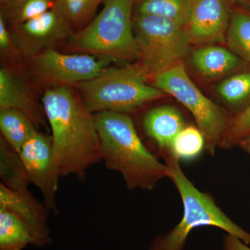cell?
I'll use <instances>...</instances> for the list:
<instances>
[{"label":"cell","instance_id":"11","mask_svg":"<svg viewBox=\"0 0 250 250\" xmlns=\"http://www.w3.org/2000/svg\"><path fill=\"white\" fill-rule=\"evenodd\" d=\"M230 6L228 0H195L187 24L192 45L225 42L232 11Z\"/></svg>","mask_w":250,"mask_h":250},{"label":"cell","instance_id":"5","mask_svg":"<svg viewBox=\"0 0 250 250\" xmlns=\"http://www.w3.org/2000/svg\"><path fill=\"white\" fill-rule=\"evenodd\" d=\"M134 0H105L103 9L69 39L70 47L111 62L139 59L133 29Z\"/></svg>","mask_w":250,"mask_h":250},{"label":"cell","instance_id":"1","mask_svg":"<svg viewBox=\"0 0 250 250\" xmlns=\"http://www.w3.org/2000/svg\"><path fill=\"white\" fill-rule=\"evenodd\" d=\"M74 88H47L42 105L52 131L56 170L61 177L74 176L83 182L90 167L102 161L101 153L94 114Z\"/></svg>","mask_w":250,"mask_h":250},{"label":"cell","instance_id":"27","mask_svg":"<svg viewBox=\"0 0 250 250\" xmlns=\"http://www.w3.org/2000/svg\"><path fill=\"white\" fill-rule=\"evenodd\" d=\"M223 250H250V248L239 238L228 233L223 238Z\"/></svg>","mask_w":250,"mask_h":250},{"label":"cell","instance_id":"17","mask_svg":"<svg viewBox=\"0 0 250 250\" xmlns=\"http://www.w3.org/2000/svg\"><path fill=\"white\" fill-rule=\"evenodd\" d=\"M0 130L1 137L18 152L38 131L37 126L27 115L10 108L0 110Z\"/></svg>","mask_w":250,"mask_h":250},{"label":"cell","instance_id":"22","mask_svg":"<svg viewBox=\"0 0 250 250\" xmlns=\"http://www.w3.org/2000/svg\"><path fill=\"white\" fill-rule=\"evenodd\" d=\"M53 0H7L1 3L0 17L14 27L53 8Z\"/></svg>","mask_w":250,"mask_h":250},{"label":"cell","instance_id":"20","mask_svg":"<svg viewBox=\"0 0 250 250\" xmlns=\"http://www.w3.org/2000/svg\"><path fill=\"white\" fill-rule=\"evenodd\" d=\"M217 93L230 108L239 113L250 104V69H244L222 81Z\"/></svg>","mask_w":250,"mask_h":250},{"label":"cell","instance_id":"29","mask_svg":"<svg viewBox=\"0 0 250 250\" xmlns=\"http://www.w3.org/2000/svg\"><path fill=\"white\" fill-rule=\"evenodd\" d=\"M237 146H238L243 152L248 154L250 160V136H248L246 139L242 140Z\"/></svg>","mask_w":250,"mask_h":250},{"label":"cell","instance_id":"26","mask_svg":"<svg viewBox=\"0 0 250 250\" xmlns=\"http://www.w3.org/2000/svg\"><path fill=\"white\" fill-rule=\"evenodd\" d=\"M9 26L4 20L0 17V52L2 57L12 58L21 55L11 31H9Z\"/></svg>","mask_w":250,"mask_h":250},{"label":"cell","instance_id":"3","mask_svg":"<svg viewBox=\"0 0 250 250\" xmlns=\"http://www.w3.org/2000/svg\"><path fill=\"white\" fill-rule=\"evenodd\" d=\"M168 167V178L178 190L183 203L182 220L169 232L158 235L148 250H184L189 234L195 228L213 226L241 239L250 246V233L229 218L209 194L199 190L180 167V161L172 154H162Z\"/></svg>","mask_w":250,"mask_h":250},{"label":"cell","instance_id":"9","mask_svg":"<svg viewBox=\"0 0 250 250\" xmlns=\"http://www.w3.org/2000/svg\"><path fill=\"white\" fill-rule=\"evenodd\" d=\"M19 153L31 184L40 190L46 208L49 212L59 214L57 192L61 177L54 164L50 135L36 131L24 143Z\"/></svg>","mask_w":250,"mask_h":250},{"label":"cell","instance_id":"4","mask_svg":"<svg viewBox=\"0 0 250 250\" xmlns=\"http://www.w3.org/2000/svg\"><path fill=\"white\" fill-rule=\"evenodd\" d=\"M149 78L139 62L123 67H104L92 80L75 85L87 109L93 113H129L166 94L147 83Z\"/></svg>","mask_w":250,"mask_h":250},{"label":"cell","instance_id":"30","mask_svg":"<svg viewBox=\"0 0 250 250\" xmlns=\"http://www.w3.org/2000/svg\"><path fill=\"white\" fill-rule=\"evenodd\" d=\"M7 1V0H0V2L3 3L4 2V1Z\"/></svg>","mask_w":250,"mask_h":250},{"label":"cell","instance_id":"2","mask_svg":"<svg viewBox=\"0 0 250 250\" xmlns=\"http://www.w3.org/2000/svg\"><path fill=\"white\" fill-rule=\"evenodd\" d=\"M101 160L108 170L121 174L126 188L152 190L168 177L166 164L144 146L129 114L104 111L94 114Z\"/></svg>","mask_w":250,"mask_h":250},{"label":"cell","instance_id":"13","mask_svg":"<svg viewBox=\"0 0 250 250\" xmlns=\"http://www.w3.org/2000/svg\"><path fill=\"white\" fill-rule=\"evenodd\" d=\"M190 55L192 66L208 81L228 77L248 65L231 49L217 44L197 46Z\"/></svg>","mask_w":250,"mask_h":250},{"label":"cell","instance_id":"12","mask_svg":"<svg viewBox=\"0 0 250 250\" xmlns=\"http://www.w3.org/2000/svg\"><path fill=\"white\" fill-rule=\"evenodd\" d=\"M0 208L9 210L25 224L32 237V246L45 247L52 243L49 211L29 190L16 191L0 184Z\"/></svg>","mask_w":250,"mask_h":250},{"label":"cell","instance_id":"8","mask_svg":"<svg viewBox=\"0 0 250 250\" xmlns=\"http://www.w3.org/2000/svg\"><path fill=\"white\" fill-rule=\"evenodd\" d=\"M33 68L53 87L75 86L92 80L111 61L88 54H65L49 49L31 59Z\"/></svg>","mask_w":250,"mask_h":250},{"label":"cell","instance_id":"18","mask_svg":"<svg viewBox=\"0 0 250 250\" xmlns=\"http://www.w3.org/2000/svg\"><path fill=\"white\" fill-rule=\"evenodd\" d=\"M195 0H134L135 14L153 15L187 26Z\"/></svg>","mask_w":250,"mask_h":250},{"label":"cell","instance_id":"16","mask_svg":"<svg viewBox=\"0 0 250 250\" xmlns=\"http://www.w3.org/2000/svg\"><path fill=\"white\" fill-rule=\"evenodd\" d=\"M0 178L5 187L16 191L29 190L30 179L20 153L0 138Z\"/></svg>","mask_w":250,"mask_h":250},{"label":"cell","instance_id":"19","mask_svg":"<svg viewBox=\"0 0 250 250\" xmlns=\"http://www.w3.org/2000/svg\"><path fill=\"white\" fill-rule=\"evenodd\" d=\"M225 42L229 49L250 66V11L240 7L231 11Z\"/></svg>","mask_w":250,"mask_h":250},{"label":"cell","instance_id":"6","mask_svg":"<svg viewBox=\"0 0 250 250\" xmlns=\"http://www.w3.org/2000/svg\"><path fill=\"white\" fill-rule=\"evenodd\" d=\"M132 21L138 62L148 77L183 62L191 53L187 26L168 18L135 13Z\"/></svg>","mask_w":250,"mask_h":250},{"label":"cell","instance_id":"28","mask_svg":"<svg viewBox=\"0 0 250 250\" xmlns=\"http://www.w3.org/2000/svg\"><path fill=\"white\" fill-rule=\"evenodd\" d=\"M228 1L231 5H236L237 7L250 11V0H228Z\"/></svg>","mask_w":250,"mask_h":250},{"label":"cell","instance_id":"24","mask_svg":"<svg viewBox=\"0 0 250 250\" xmlns=\"http://www.w3.org/2000/svg\"><path fill=\"white\" fill-rule=\"evenodd\" d=\"M207 141L201 130L197 126L186 125L172 143L170 152L179 161L195 160L200 156Z\"/></svg>","mask_w":250,"mask_h":250},{"label":"cell","instance_id":"23","mask_svg":"<svg viewBox=\"0 0 250 250\" xmlns=\"http://www.w3.org/2000/svg\"><path fill=\"white\" fill-rule=\"evenodd\" d=\"M104 0H53V8L72 29L77 31L92 21L98 6Z\"/></svg>","mask_w":250,"mask_h":250},{"label":"cell","instance_id":"15","mask_svg":"<svg viewBox=\"0 0 250 250\" xmlns=\"http://www.w3.org/2000/svg\"><path fill=\"white\" fill-rule=\"evenodd\" d=\"M186 125L181 112L170 105L153 108L143 118L146 134L156 143L162 154L170 152L176 136Z\"/></svg>","mask_w":250,"mask_h":250},{"label":"cell","instance_id":"7","mask_svg":"<svg viewBox=\"0 0 250 250\" xmlns=\"http://www.w3.org/2000/svg\"><path fill=\"white\" fill-rule=\"evenodd\" d=\"M154 85L171 95L190 112L205 136L207 149L214 156L229 126L231 118L206 97L189 77L183 62L153 77Z\"/></svg>","mask_w":250,"mask_h":250},{"label":"cell","instance_id":"14","mask_svg":"<svg viewBox=\"0 0 250 250\" xmlns=\"http://www.w3.org/2000/svg\"><path fill=\"white\" fill-rule=\"evenodd\" d=\"M22 111L37 127L45 125L43 107L37 103L21 79L6 67L0 70V110Z\"/></svg>","mask_w":250,"mask_h":250},{"label":"cell","instance_id":"25","mask_svg":"<svg viewBox=\"0 0 250 250\" xmlns=\"http://www.w3.org/2000/svg\"><path fill=\"white\" fill-rule=\"evenodd\" d=\"M250 136V104L237 113L230 120L229 126L224 138L221 147L238 146L242 140Z\"/></svg>","mask_w":250,"mask_h":250},{"label":"cell","instance_id":"21","mask_svg":"<svg viewBox=\"0 0 250 250\" xmlns=\"http://www.w3.org/2000/svg\"><path fill=\"white\" fill-rule=\"evenodd\" d=\"M33 245L29 229L9 210L0 208V250H23Z\"/></svg>","mask_w":250,"mask_h":250},{"label":"cell","instance_id":"10","mask_svg":"<svg viewBox=\"0 0 250 250\" xmlns=\"http://www.w3.org/2000/svg\"><path fill=\"white\" fill-rule=\"evenodd\" d=\"M20 54L32 59L67 39L74 33L54 8L11 30Z\"/></svg>","mask_w":250,"mask_h":250}]
</instances>
